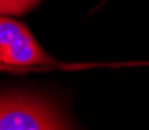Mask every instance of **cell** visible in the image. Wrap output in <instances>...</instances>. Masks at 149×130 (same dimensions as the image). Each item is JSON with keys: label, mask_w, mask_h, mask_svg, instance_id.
<instances>
[{"label": "cell", "mask_w": 149, "mask_h": 130, "mask_svg": "<svg viewBox=\"0 0 149 130\" xmlns=\"http://www.w3.org/2000/svg\"><path fill=\"white\" fill-rule=\"evenodd\" d=\"M71 129L63 111L38 96H0V130H57Z\"/></svg>", "instance_id": "1"}, {"label": "cell", "mask_w": 149, "mask_h": 130, "mask_svg": "<svg viewBox=\"0 0 149 130\" xmlns=\"http://www.w3.org/2000/svg\"><path fill=\"white\" fill-rule=\"evenodd\" d=\"M0 63L19 67L57 64L39 46L25 24L0 16Z\"/></svg>", "instance_id": "2"}, {"label": "cell", "mask_w": 149, "mask_h": 130, "mask_svg": "<svg viewBox=\"0 0 149 130\" xmlns=\"http://www.w3.org/2000/svg\"><path fill=\"white\" fill-rule=\"evenodd\" d=\"M42 0H0V16H22L33 11Z\"/></svg>", "instance_id": "3"}, {"label": "cell", "mask_w": 149, "mask_h": 130, "mask_svg": "<svg viewBox=\"0 0 149 130\" xmlns=\"http://www.w3.org/2000/svg\"><path fill=\"white\" fill-rule=\"evenodd\" d=\"M30 67H19V66H10V64H3L0 63V71H13V72H22V71H27Z\"/></svg>", "instance_id": "4"}, {"label": "cell", "mask_w": 149, "mask_h": 130, "mask_svg": "<svg viewBox=\"0 0 149 130\" xmlns=\"http://www.w3.org/2000/svg\"><path fill=\"white\" fill-rule=\"evenodd\" d=\"M104 2H107V0H104Z\"/></svg>", "instance_id": "5"}]
</instances>
